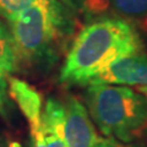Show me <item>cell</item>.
Masks as SVG:
<instances>
[{
  "instance_id": "7c38bea8",
  "label": "cell",
  "mask_w": 147,
  "mask_h": 147,
  "mask_svg": "<svg viewBox=\"0 0 147 147\" xmlns=\"http://www.w3.org/2000/svg\"><path fill=\"white\" fill-rule=\"evenodd\" d=\"M32 137H33V147H48L45 139H44V135H43V130L34 134Z\"/></svg>"
},
{
  "instance_id": "4fadbf2b",
  "label": "cell",
  "mask_w": 147,
  "mask_h": 147,
  "mask_svg": "<svg viewBox=\"0 0 147 147\" xmlns=\"http://www.w3.org/2000/svg\"><path fill=\"white\" fill-rule=\"evenodd\" d=\"M61 1L64 3V4H65V5H67L69 7H70V9H72V10L74 11H75V9H74L72 7V4H71V1H70V0H61Z\"/></svg>"
},
{
  "instance_id": "8992f818",
  "label": "cell",
  "mask_w": 147,
  "mask_h": 147,
  "mask_svg": "<svg viewBox=\"0 0 147 147\" xmlns=\"http://www.w3.org/2000/svg\"><path fill=\"white\" fill-rule=\"evenodd\" d=\"M7 91L25 115L33 136L42 130V96L31 85L16 77L9 79Z\"/></svg>"
},
{
  "instance_id": "277c9868",
  "label": "cell",
  "mask_w": 147,
  "mask_h": 147,
  "mask_svg": "<svg viewBox=\"0 0 147 147\" xmlns=\"http://www.w3.org/2000/svg\"><path fill=\"white\" fill-rule=\"evenodd\" d=\"M42 127L55 132L66 147H93L99 139L86 105L72 94L48 98Z\"/></svg>"
},
{
  "instance_id": "9c48e42d",
  "label": "cell",
  "mask_w": 147,
  "mask_h": 147,
  "mask_svg": "<svg viewBox=\"0 0 147 147\" xmlns=\"http://www.w3.org/2000/svg\"><path fill=\"white\" fill-rule=\"evenodd\" d=\"M33 1L34 0H0V17L7 21L11 20Z\"/></svg>"
},
{
  "instance_id": "3957f363",
  "label": "cell",
  "mask_w": 147,
  "mask_h": 147,
  "mask_svg": "<svg viewBox=\"0 0 147 147\" xmlns=\"http://www.w3.org/2000/svg\"><path fill=\"white\" fill-rule=\"evenodd\" d=\"M84 99L91 120L108 139L127 144L147 127V99L130 87L91 84Z\"/></svg>"
},
{
  "instance_id": "5b68a950",
  "label": "cell",
  "mask_w": 147,
  "mask_h": 147,
  "mask_svg": "<svg viewBox=\"0 0 147 147\" xmlns=\"http://www.w3.org/2000/svg\"><path fill=\"white\" fill-rule=\"evenodd\" d=\"M91 84L145 88L147 87V57L140 52L118 59L96 75L88 85Z\"/></svg>"
},
{
  "instance_id": "52a82bcc",
  "label": "cell",
  "mask_w": 147,
  "mask_h": 147,
  "mask_svg": "<svg viewBox=\"0 0 147 147\" xmlns=\"http://www.w3.org/2000/svg\"><path fill=\"white\" fill-rule=\"evenodd\" d=\"M18 66V60L9 26L0 21V112L6 113L9 79Z\"/></svg>"
},
{
  "instance_id": "9a60e30c",
  "label": "cell",
  "mask_w": 147,
  "mask_h": 147,
  "mask_svg": "<svg viewBox=\"0 0 147 147\" xmlns=\"http://www.w3.org/2000/svg\"><path fill=\"white\" fill-rule=\"evenodd\" d=\"M140 91L142 92V94H144L145 97H146V99H147V87H145V88H141Z\"/></svg>"
},
{
  "instance_id": "6da1fadb",
  "label": "cell",
  "mask_w": 147,
  "mask_h": 147,
  "mask_svg": "<svg viewBox=\"0 0 147 147\" xmlns=\"http://www.w3.org/2000/svg\"><path fill=\"white\" fill-rule=\"evenodd\" d=\"M139 32L121 17L102 16L88 22L74 39L60 71V82L87 86L118 59L142 52Z\"/></svg>"
},
{
  "instance_id": "30bf717a",
  "label": "cell",
  "mask_w": 147,
  "mask_h": 147,
  "mask_svg": "<svg viewBox=\"0 0 147 147\" xmlns=\"http://www.w3.org/2000/svg\"><path fill=\"white\" fill-rule=\"evenodd\" d=\"M42 130H43V135H44V139H45L48 147H66L65 144L63 142V140L55 132L47 130V129H43V127H42Z\"/></svg>"
},
{
  "instance_id": "8fae6325",
  "label": "cell",
  "mask_w": 147,
  "mask_h": 147,
  "mask_svg": "<svg viewBox=\"0 0 147 147\" xmlns=\"http://www.w3.org/2000/svg\"><path fill=\"white\" fill-rule=\"evenodd\" d=\"M93 147H126L121 145L119 141L113 139H98Z\"/></svg>"
},
{
  "instance_id": "ba28073f",
  "label": "cell",
  "mask_w": 147,
  "mask_h": 147,
  "mask_svg": "<svg viewBox=\"0 0 147 147\" xmlns=\"http://www.w3.org/2000/svg\"><path fill=\"white\" fill-rule=\"evenodd\" d=\"M107 3L114 11L123 17H147V0H107Z\"/></svg>"
},
{
  "instance_id": "5bb4252c",
  "label": "cell",
  "mask_w": 147,
  "mask_h": 147,
  "mask_svg": "<svg viewBox=\"0 0 147 147\" xmlns=\"http://www.w3.org/2000/svg\"><path fill=\"white\" fill-rule=\"evenodd\" d=\"M0 147H18L16 144H0Z\"/></svg>"
},
{
  "instance_id": "7a4b0ae2",
  "label": "cell",
  "mask_w": 147,
  "mask_h": 147,
  "mask_svg": "<svg viewBox=\"0 0 147 147\" xmlns=\"http://www.w3.org/2000/svg\"><path fill=\"white\" fill-rule=\"evenodd\" d=\"M74 11L61 0H34L7 21L18 64L48 69L74 33Z\"/></svg>"
}]
</instances>
